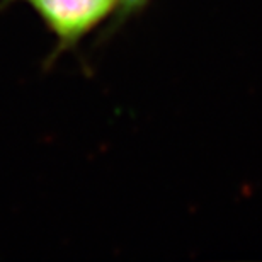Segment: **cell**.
<instances>
[{
  "instance_id": "cell-1",
  "label": "cell",
  "mask_w": 262,
  "mask_h": 262,
  "mask_svg": "<svg viewBox=\"0 0 262 262\" xmlns=\"http://www.w3.org/2000/svg\"><path fill=\"white\" fill-rule=\"evenodd\" d=\"M12 0H4V4ZM39 15L46 29L56 38L58 56L80 43L97 26L116 14L119 0H23ZM51 56V60H53Z\"/></svg>"
},
{
  "instance_id": "cell-2",
  "label": "cell",
  "mask_w": 262,
  "mask_h": 262,
  "mask_svg": "<svg viewBox=\"0 0 262 262\" xmlns=\"http://www.w3.org/2000/svg\"><path fill=\"white\" fill-rule=\"evenodd\" d=\"M151 0H119L118 10H116V26L121 24L131 15L138 14L141 9H145Z\"/></svg>"
}]
</instances>
